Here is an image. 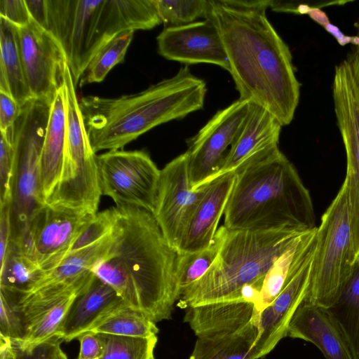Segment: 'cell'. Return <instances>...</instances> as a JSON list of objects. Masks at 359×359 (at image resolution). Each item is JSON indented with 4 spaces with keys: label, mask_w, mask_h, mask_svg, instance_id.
<instances>
[{
    "label": "cell",
    "mask_w": 359,
    "mask_h": 359,
    "mask_svg": "<svg viewBox=\"0 0 359 359\" xmlns=\"http://www.w3.org/2000/svg\"><path fill=\"white\" fill-rule=\"evenodd\" d=\"M271 0H211L240 100L255 103L283 126L299 104L300 83L289 47L267 18Z\"/></svg>",
    "instance_id": "obj_1"
},
{
    "label": "cell",
    "mask_w": 359,
    "mask_h": 359,
    "mask_svg": "<svg viewBox=\"0 0 359 359\" xmlns=\"http://www.w3.org/2000/svg\"><path fill=\"white\" fill-rule=\"evenodd\" d=\"M109 250L91 269L124 302L154 323L169 320L180 294L178 252L167 241L154 215L143 208L113 207Z\"/></svg>",
    "instance_id": "obj_2"
},
{
    "label": "cell",
    "mask_w": 359,
    "mask_h": 359,
    "mask_svg": "<svg viewBox=\"0 0 359 359\" xmlns=\"http://www.w3.org/2000/svg\"><path fill=\"white\" fill-rule=\"evenodd\" d=\"M206 92L205 82L184 66L140 93L113 98L88 95L79 103L97 153L119 150L158 125L201 109Z\"/></svg>",
    "instance_id": "obj_3"
},
{
    "label": "cell",
    "mask_w": 359,
    "mask_h": 359,
    "mask_svg": "<svg viewBox=\"0 0 359 359\" xmlns=\"http://www.w3.org/2000/svg\"><path fill=\"white\" fill-rule=\"evenodd\" d=\"M235 173L224 212L226 229L309 231L316 228L309 191L280 149Z\"/></svg>",
    "instance_id": "obj_4"
},
{
    "label": "cell",
    "mask_w": 359,
    "mask_h": 359,
    "mask_svg": "<svg viewBox=\"0 0 359 359\" xmlns=\"http://www.w3.org/2000/svg\"><path fill=\"white\" fill-rule=\"evenodd\" d=\"M47 30L62 46L75 88L97 52L126 30L161 23L156 0H46Z\"/></svg>",
    "instance_id": "obj_5"
},
{
    "label": "cell",
    "mask_w": 359,
    "mask_h": 359,
    "mask_svg": "<svg viewBox=\"0 0 359 359\" xmlns=\"http://www.w3.org/2000/svg\"><path fill=\"white\" fill-rule=\"evenodd\" d=\"M307 231L296 228L226 229L215 260L200 279L182 292L179 305L186 309L241 299V290L263 283L276 259Z\"/></svg>",
    "instance_id": "obj_6"
},
{
    "label": "cell",
    "mask_w": 359,
    "mask_h": 359,
    "mask_svg": "<svg viewBox=\"0 0 359 359\" xmlns=\"http://www.w3.org/2000/svg\"><path fill=\"white\" fill-rule=\"evenodd\" d=\"M357 263L348 189L344 181L317 228L310 285L304 302L330 309L339 299Z\"/></svg>",
    "instance_id": "obj_7"
},
{
    "label": "cell",
    "mask_w": 359,
    "mask_h": 359,
    "mask_svg": "<svg viewBox=\"0 0 359 359\" xmlns=\"http://www.w3.org/2000/svg\"><path fill=\"white\" fill-rule=\"evenodd\" d=\"M66 141L59 180L46 203L96 215L102 195L97 164L68 65L64 74Z\"/></svg>",
    "instance_id": "obj_8"
},
{
    "label": "cell",
    "mask_w": 359,
    "mask_h": 359,
    "mask_svg": "<svg viewBox=\"0 0 359 359\" xmlns=\"http://www.w3.org/2000/svg\"><path fill=\"white\" fill-rule=\"evenodd\" d=\"M52 104L32 98L20 107L13 132L16 175L13 211L19 226L46 204L41 186L40 160Z\"/></svg>",
    "instance_id": "obj_9"
},
{
    "label": "cell",
    "mask_w": 359,
    "mask_h": 359,
    "mask_svg": "<svg viewBox=\"0 0 359 359\" xmlns=\"http://www.w3.org/2000/svg\"><path fill=\"white\" fill-rule=\"evenodd\" d=\"M95 215L46 203L28 222L19 226L15 238L24 255L47 271L68 255L75 239Z\"/></svg>",
    "instance_id": "obj_10"
},
{
    "label": "cell",
    "mask_w": 359,
    "mask_h": 359,
    "mask_svg": "<svg viewBox=\"0 0 359 359\" xmlns=\"http://www.w3.org/2000/svg\"><path fill=\"white\" fill-rule=\"evenodd\" d=\"M100 187L116 206L130 205L154 212L161 170L140 150H111L97 155Z\"/></svg>",
    "instance_id": "obj_11"
},
{
    "label": "cell",
    "mask_w": 359,
    "mask_h": 359,
    "mask_svg": "<svg viewBox=\"0 0 359 359\" xmlns=\"http://www.w3.org/2000/svg\"><path fill=\"white\" fill-rule=\"evenodd\" d=\"M238 100L218 111L188 142L187 167L193 189L214 180L222 168L249 110Z\"/></svg>",
    "instance_id": "obj_12"
},
{
    "label": "cell",
    "mask_w": 359,
    "mask_h": 359,
    "mask_svg": "<svg viewBox=\"0 0 359 359\" xmlns=\"http://www.w3.org/2000/svg\"><path fill=\"white\" fill-rule=\"evenodd\" d=\"M208 184L209 182L197 189L191 188L186 153L175 158L161 170L153 215L165 239L177 252Z\"/></svg>",
    "instance_id": "obj_13"
},
{
    "label": "cell",
    "mask_w": 359,
    "mask_h": 359,
    "mask_svg": "<svg viewBox=\"0 0 359 359\" xmlns=\"http://www.w3.org/2000/svg\"><path fill=\"white\" fill-rule=\"evenodd\" d=\"M18 41L24 72L33 98L53 104L64 83L67 64L56 38L32 18L18 27Z\"/></svg>",
    "instance_id": "obj_14"
},
{
    "label": "cell",
    "mask_w": 359,
    "mask_h": 359,
    "mask_svg": "<svg viewBox=\"0 0 359 359\" xmlns=\"http://www.w3.org/2000/svg\"><path fill=\"white\" fill-rule=\"evenodd\" d=\"M156 40L159 54L167 60L187 65L212 64L230 71L220 32L210 17L184 25L165 27Z\"/></svg>",
    "instance_id": "obj_15"
},
{
    "label": "cell",
    "mask_w": 359,
    "mask_h": 359,
    "mask_svg": "<svg viewBox=\"0 0 359 359\" xmlns=\"http://www.w3.org/2000/svg\"><path fill=\"white\" fill-rule=\"evenodd\" d=\"M315 250L316 248L273 302L259 313L258 334L250 359L264 358L287 337L292 318L308 294Z\"/></svg>",
    "instance_id": "obj_16"
},
{
    "label": "cell",
    "mask_w": 359,
    "mask_h": 359,
    "mask_svg": "<svg viewBox=\"0 0 359 359\" xmlns=\"http://www.w3.org/2000/svg\"><path fill=\"white\" fill-rule=\"evenodd\" d=\"M282 126L266 109L250 102L248 114L216 177L227 172H236L279 150Z\"/></svg>",
    "instance_id": "obj_17"
},
{
    "label": "cell",
    "mask_w": 359,
    "mask_h": 359,
    "mask_svg": "<svg viewBox=\"0 0 359 359\" xmlns=\"http://www.w3.org/2000/svg\"><path fill=\"white\" fill-rule=\"evenodd\" d=\"M287 337L313 344L325 359H357L348 338L332 313L306 302L292 318Z\"/></svg>",
    "instance_id": "obj_18"
},
{
    "label": "cell",
    "mask_w": 359,
    "mask_h": 359,
    "mask_svg": "<svg viewBox=\"0 0 359 359\" xmlns=\"http://www.w3.org/2000/svg\"><path fill=\"white\" fill-rule=\"evenodd\" d=\"M236 176L234 172H227L209 182L184 233L178 254L196 252L212 244Z\"/></svg>",
    "instance_id": "obj_19"
},
{
    "label": "cell",
    "mask_w": 359,
    "mask_h": 359,
    "mask_svg": "<svg viewBox=\"0 0 359 359\" xmlns=\"http://www.w3.org/2000/svg\"><path fill=\"white\" fill-rule=\"evenodd\" d=\"M255 304L241 299L185 309L184 322L197 337H216L235 333L250 323L258 322Z\"/></svg>",
    "instance_id": "obj_20"
},
{
    "label": "cell",
    "mask_w": 359,
    "mask_h": 359,
    "mask_svg": "<svg viewBox=\"0 0 359 359\" xmlns=\"http://www.w3.org/2000/svg\"><path fill=\"white\" fill-rule=\"evenodd\" d=\"M123 303L113 287L95 276L91 283L74 299L56 334L63 341L76 339L101 316Z\"/></svg>",
    "instance_id": "obj_21"
},
{
    "label": "cell",
    "mask_w": 359,
    "mask_h": 359,
    "mask_svg": "<svg viewBox=\"0 0 359 359\" xmlns=\"http://www.w3.org/2000/svg\"><path fill=\"white\" fill-rule=\"evenodd\" d=\"M66 141V110L63 86L52 104L40 160V179L45 202L60 176Z\"/></svg>",
    "instance_id": "obj_22"
},
{
    "label": "cell",
    "mask_w": 359,
    "mask_h": 359,
    "mask_svg": "<svg viewBox=\"0 0 359 359\" xmlns=\"http://www.w3.org/2000/svg\"><path fill=\"white\" fill-rule=\"evenodd\" d=\"M316 233L317 227L302 234L271 265L263 280L257 307L259 313L273 302L315 249Z\"/></svg>",
    "instance_id": "obj_23"
},
{
    "label": "cell",
    "mask_w": 359,
    "mask_h": 359,
    "mask_svg": "<svg viewBox=\"0 0 359 359\" xmlns=\"http://www.w3.org/2000/svg\"><path fill=\"white\" fill-rule=\"evenodd\" d=\"M0 91L10 95L20 107L32 99L21 58L18 27L0 17Z\"/></svg>",
    "instance_id": "obj_24"
},
{
    "label": "cell",
    "mask_w": 359,
    "mask_h": 359,
    "mask_svg": "<svg viewBox=\"0 0 359 359\" xmlns=\"http://www.w3.org/2000/svg\"><path fill=\"white\" fill-rule=\"evenodd\" d=\"M258 334V322L216 337H197L188 359H250Z\"/></svg>",
    "instance_id": "obj_25"
},
{
    "label": "cell",
    "mask_w": 359,
    "mask_h": 359,
    "mask_svg": "<svg viewBox=\"0 0 359 359\" xmlns=\"http://www.w3.org/2000/svg\"><path fill=\"white\" fill-rule=\"evenodd\" d=\"M43 273L27 257L14 237L0 262V290L17 296L29 290Z\"/></svg>",
    "instance_id": "obj_26"
},
{
    "label": "cell",
    "mask_w": 359,
    "mask_h": 359,
    "mask_svg": "<svg viewBox=\"0 0 359 359\" xmlns=\"http://www.w3.org/2000/svg\"><path fill=\"white\" fill-rule=\"evenodd\" d=\"M87 332L151 337L156 336L158 328L144 314L123 303L101 316Z\"/></svg>",
    "instance_id": "obj_27"
},
{
    "label": "cell",
    "mask_w": 359,
    "mask_h": 359,
    "mask_svg": "<svg viewBox=\"0 0 359 359\" xmlns=\"http://www.w3.org/2000/svg\"><path fill=\"white\" fill-rule=\"evenodd\" d=\"M77 295L66 297L26 317L25 320L27 327V335L22 341L15 344L12 343L13 345L19 348L26 349L56 335Z\"/></svg>",
    "instance_id": "obj_28"
},
{
    "label": "cell",
    "mask_w": 359,
    "mask_h": 359,
    "mask_svg": "<svg viewBox=\"0 0 359 359\" xmlns=\"http://www.w3.org/2000/svg\"><path fill=\"white\" fill-rule=\"evenodd\" d=\"M226 232V228L223 225L217 229L212 244L208 248L194 253L178 254L176 276L180 295L208 271L218 255Z\"/></svg>",
    "instance_id": "obj_29"
},
{
    "label": "cell",
    "mask_w": 359,
    "mask_h": 359,
    "mask_svg": "<svg viewBox=\"0 0 359 359\" xmlns=\"http://www.w3.org/2000/svg\"><path fill=\"white\" fill-rule=\"evenodd\" d=\"M134 32L132 29L123 31L103 46L88 64L79 86L102 81L115 65L123 62Z\"/></svg>",
    "instance_id": "obj_30"
},
{
    "label": "cell",
    "mask_w": 359,
    "mask_h": 359,
    "mask_svg": "<svg viewBox=\"0 0 359 359\" xmlns=\"http://www.w3.org/2000/svg\"><path fill=\"white\" fill-rule=\"evenodd\" d=\"M341 325L359 359V266L337 304L329 309Z\"/></svg>",
    "instance_id": "obj_31"
},
{
    "label": "cell",
    "mask_w": 359,
    "mask_h": 359,
    "mask_svg": "<svg viewBox=\"0 0 359 359\" xmlns=\"http://www.w3.org/2000/svg\"><path fill=\"white\" fill-rule=\"evenodd\" d=\"M103 344L100 359H155L156 336L151 337H128L97 333Z\"/></svg>",
    "instance_id": "obj_32"
},
{
    "label": "cell",
    "mask_w": 359,
    "mask_h": 359,
    "mask_svg": "<svg viewBox=\"0 0 359 359\" xmlns=\"http://www.w3.org/2000/svg\"><path fill=\"white\" fill-rule=\"evenodd\" d=\"M161 22L165 27L180 26L196 19H207L211 13V0H156Z\"/></svg>",
    "instance_id": "obj_33"
},
{
    "label": "cell",
    "mask_w": 359,
    "mask_h": 359,
    "mask_svg": "<svg viewBox=\"0 0 359 359\" xmlns=\"http://www.w3.org/2000/svg\"><path fill=\"white\" fill-rule=\"evenodd\" d=\"M0 336L11 340L13 344L24 340L27 327L15 297L0 290Z\"/></svg>",
    "instance_id": "obj_34"
},
{
    "label": "cell",
    "mask_w": 359,
    "mask_h": 359,
    "mask_svg": "<svg viewBox=\"0 0 359 359\" xmlns=\"http://www.w3.org/2000/svg\"><path fill=\"white\" fill-rule=\"evenodd\" d=\"M16 168V156L13 142L1 134L0 206L13 204Z\"/></svg>",
    "instance_id": "obj_35"
},
{
    "label": "cell",
    "mask_w": 359,
    "mask_h": 359,
    "mask_svg": "<svg viewBox=\"0 0 359 359\" xmlns=\"http://www.w3.org/2000/svg\"><path fill=\"white\" fill-rule=\"evenodd\" d=\"M113 222V207L97 212L79 233L70 249L69 253L93 245L109 235L111 233Z\"/></svg>",
    "instance_id": "obj_36"
},
{
    "label": "cell",
    "mask_w": 359,
    "mask_h": 359,
    "mask_svg": "<svg viewBox=\"0 0 359 359\" xmlns=\"http://www.w3.org/2000/svg\"><path fill=\"white\" fill-rule=\"evenodd\" d=\"M20 111V107L8 94L0 91L1 134L12 142L13 126Z\"/></svg>",
    "instance_id": "obj_37"
},
{
    "label": "cell",
    "mask_w": 359,
    "mask_h": 359,
    "mask_svg": "<svg viewBox=\"0 0 359 359\" xmlns=\"http://www.w3.org/2000/svg\"><path fill=\"white\" fill-rule=\"evenodd\" d=\"M63 339L58 335L26 349L15 347L16 359H55Z\"/></svg>",
    "instance_id": "obj_38"
},
{
    "label": "cell",
    "mask_w": 359,
    "mask_h": 359,
    "mask_svg": "<svg viewBox=\"0 0 359 359\" xmlns=\"http://www.w3.org/2000/svg\"><path fill=\"white\" fill-rule=\"evenodd\" d=\"M0 17L18 27L26 26L32 19L25 0H0Z\"/></svg>",
    "instance_id": "obj_39"
},
{
    "label": "cell",
    "mask_w": 359,
    "mask_h": 359,
    "mask_svg": "<svg viewBox=\"0 0 359 359\" xmlns=\"http://www.w3.org/2000/svg\"><path fill=\"white\" fill-rule=\"evenodd\" d=\"M77 339L80 341V351L77 359H100L104 347L98 334L84 332Z\"/></svg>",
    "instance_id": "obj_40"
},
{
    "label": "cell",
    "mask_w": 359,
    "mask_h": 359,
    "mask_svg": "<svg viewBox=\"0 0 359 359\" xmlns=\"http://www.w3.org/2000/svg\"><path fill=\"white\" fill-rule=\"evenodd\" d=\"M13 204L0 206V262L4 259L11 236Z\"/></svg>",
    "instance_id": "obj_41"
},
{
    "label": "cell",
    "mask_w": 359,
    "mask_h": 359,
    "mask_svg": "<svg viewBox=\"0 0 359 359\" xmlns=\"http://www.w3.org/2000/svg\"><path fill=\"white\" fill-rule=\"evenodd\" d=\"M31 18L47 29L46 0H25Z\"/></svg>",
    "instance_id": "obj_42"
},
{
    "label": "cell",
    "mask_w": 359,
    "mask_h": 359,
    "mask_svg": "<svg viewBox=\"0 0 359 359\" xmlns=\"http://www.w3.org/2000/svg\"><path fill=\"white\" fill-rule=\"evenodd\" d=\"M358 29V36H359V20L355 24ZM346 61L349 67L353 83L359 96V43L354 46L352 51L348 55Z\"/></svg>",
    "instance_id": "obj_43"
},
{
    "label": "cell",
    "mask_w": 359,
    "mask_h": 359,
    "mask_svg": "<svg viewBox=\"0 0 359 359\" xmlns=\"http://www.w3.org/2000/svg\"><path fill=\"white\" fill-rule=\"evenodd\" d=\"M325 30L332 34L337 41V42L342 46L348 43H351L356 46L359 43V36H347L341 32L338 27L330 23L325 27Z\"/></svg>",
    "instance_id": "obj_44"
},
{
    "label": "cell",
    "mask_w": 359,
    "mask_h": 359,
    "mask_svg": "<svg viewBox=\"0 0 359 359\" xmlns=\"http://www.w3.org/2000/svg\"><path fill=\"white\" fill-rule=\"evenodd\" d=\"M0 359H16V351L11 340L0 336Z\"/></svg>",
    "instance_id": "obj_45"
},
{
    "label": "cell",
    "mask_w": 359,
    "mask_h": 359,
    "mask_svg": "<svg viewBox=\"0 0 359 359\" xmlns=\"http://www.w3.org/2000/svg\"><path fill=\"white\" fill-rule=\"evenodd\" d=\"M308 15L313 20L324 28L330 23L327 14L317 6L311 7Z\"/></svg>",
    "instance_id": "obj_46"
},
{
    "label": "cell",
    "mask_w": 359,
    "mask_h": 359,
    "mask_svg": "<svg viewBox=\"0 0 359 359\" xmlns=\"http://www.w3.org/2000/svg\"><path fill=\"white\" fill-rule=\"evenodd\" d=\"M313 6H310L307 4H299L297 6V13L298 14H308L311 8Z\"/></svg>",
    "instance_id": "obj_47"
},
{
    "label": "cell",
    "mask_w": 359,
    "mask_h": 359,
    "mask_svg": "<svg viewBox=\"0 0 359 359\" xmlns=\"http://www.w3.org/2000/svg\"><path fill=\"white\" fill-rule=\"evenodd\" d=\"M55 359H68L65 353L60 348L57 352Z\"/></svg>",
    "instance_id": "obj_48"
},
{
    "label": "cell",
    "mask_w": 359,
    "mask_h": 359,
    "mask_svg": "<svg viewBox=\"0 0 359 359\" xmlns=\"http://www.w3.org/2000/svg\"><path fill=\"white\" fill-rule=\"evenodd\" d=\"M356 265L359 266V255L357 257V263Z\"/></svg>",
    "instance_id": "obj_49"
}]
</instances>
